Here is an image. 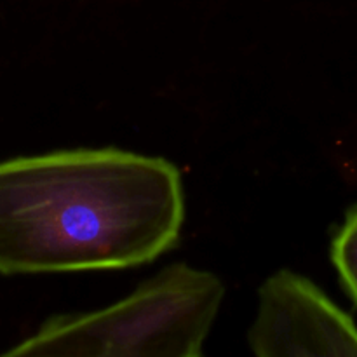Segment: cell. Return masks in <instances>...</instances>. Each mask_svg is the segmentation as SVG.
Instances as JSON below:
<instances>
[{"label": "cell", "mask_w": 357, "mask_h": 357, "mask_svg": "<svg viewBox=\"0 0 357 357\" xmlns=\"http://www.w3.org/2000/svg\"><path fill=\"white\" fill-rule=\"evenodd\" d=\"M181 174L160 157L63 150L0 162V274L128 268L176 246Z\"/></svg>", "instance_id": "6da1fadb"}, {"label": "cell", "mask_w": 357, "mask_h": 357, "mask_svg": "<svg viewBox=\"0 0 357 357\" xmlns=\"http://www.w3.org/2000/svg\"><path fill=\"white\" fill-rule=\"evenodd\" d=\"M225 288L215 274L173 264L101 310L63 314L7 356L197 357Z\"/></svg>", "instance_id": "7a4b0ae2"}, {"label": "cell", "mask_w": 357, "mask_h": 357, "mask_svg": "<svg viewBox=\"0 0 357 357\" xmlns=\"http://www.w3.org/2000/svg\"><path fill=\"white\" fill-rule=\"evenodd\" d=\"M248 333L255 356H357V326L319 286L291 271L271 275L258 291Z\"/></svg>", "instance_id": "3957f363"}, {"label": "cell", "mask_w": 357, "mask_h": 357, "mask_svg": "<svg viewBox=\"0 0 357 357\" xmlns=\"http://www.w3.org/2000/svg\"><path fill=\"white\" fill-rule=\"evenodd\" d=\"M331 261L342 286L357 307V204L349 209L331 243Z\"/></svg>", "instance_id": "277c9868"}]
</instances>
